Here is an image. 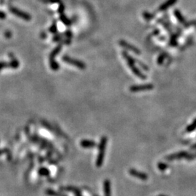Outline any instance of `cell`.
<instances>
[{"instance_id": "30bf717a", "label": "cell", "mask_w": 196, "mask_h": 196, "mask_svg": "<svg viewBox=\"0 0 196 196\" xmlns=\"http://www.w3.org/2000/svg\"><path fill=\"white\" fill-rule=\"evenodd\" d=\"M19 62L16 60H13L10 62H0V69L3 68H16L18 67Z\"/></svg>"}, {"instance_id": "3957f363", "label": "cell", "mask_w": 196, "mask_h": 196, "mask_svg": "<svg viewBox=\"0 0 196 196\" xmlns=\"http://www.w3.org/2000/svg\"><path fill=\"white\" fill-rule=\"evenodd\" d=\"M62 49V44H59L58 46H57V47H55L54 49V50L51 52L50 55H49V64H50V67L52 68V69L53 70H57L59 68L58 64L57 63V62L55 60V56L60 52V51Z\"/></svg>"}, {"instance_id": "9a60e30c", "label": "cell", "mask_w": 196, "mask_h": 196, "mask_svg": "<svg viewBox=\"0 0 196 196\" xmlns=\"http://www.w3.org/2000/svg\"><path fill=\"white\" fill-rule=\"evenodd\" d=\"M195 129H196V118L194 120L193 122L187 126V129H186V131H187V132H192V131H195Z\"/></svg>"}, {"instance_id": "d6986e66", "label": "cell", "mask_w": 196, "mask_h": 196, "mask_svg": "<svg viewBox=\"0 0 196 196\" xmlns=\"http://www.w3.org/2000/svg\"><path fill=\"white\" fill-rule=\"evenodd\" d=\"M143 16H144L145 19L148 20V21H149V20L153 18V14H150V13H149V12H145L144 14H143Z\"/></svg>"}, {"instance_id": "8992f818", "label": "cell", "mask_w": 196, "mask_h": 196, "mask_svg": "<svg viewBox=\"0 0 196 196\" xmlns=\"http://www.w3.org/2000/svg\"><path fill=\"white\" fill-rule=\"evenodd\" d=\"M153 89V85L147 84H141V85H133L129 88V90L132 92H137L141 91H148L151 90Z\"/></svg>"}, {"instance_id": "277c9868", "label": "cell", "mask_w": 196, "mask_h": 196, "mask_svg": "<svg viewBox=\"0 0 196 196\" xmlns=\"http://www.w3.org/2000/svg\"><path fill=\"white\" fill-rule=\"evenodd\" d=\"M62 60L64 62H67V63L70 64V65H73V66L79 68L80 69H85L86 68V65L84 62H81V60H76V59L72 58V57H69L68 55H65L62 57Z\"/></svg>"}, {"instance_id": "4fadbf2b", "label": "cell", "mask_w": 196, "mask_h": 196, "mask_svg": "<svg viewBox=\"0 0 196 196\" xmlns=\"http://www.w3.org/2000/svg\"><path fill=\"white\" fill-rule=\"evenodd\" d=\"M104 194L105 196H110V182L108 179L104 182Z\"/></svg>"}, {"instance_id": "7402d4cb", "label": "cell", "mask_w": 196, "mask_h": 196, "mask_svg": "<svg viewBox=\"0 0 196 196\" xmlns=\"http://www.w3.org/2000/svg\"><path fill=\"white\" fill-rule=\"evenodd\" d=\"M164 57H161L160 58H159V60H158V62H159V64H161L163 62V60H164Z\"/></svg>"}, {"instance_id": "ba28073f", "label": "cell", "mask_w": 196, "mask_h": 196, "mask_svg": "<svg viewBox=\"0 0 196 196\" xmlns=\"http://www.w3.org/2000/svg\"><path fill=\"white\" fill-rule=\"evenodd\" d=\"M129 173L130 175L132 176V177L137 178V179H142V180L145 181V180H146V179H148V176L147 174L139 172V171H137V170H135V169H130V170L129 171Z\"/></svg>"}, {"instance_id": "7a4b0ae2", "label": "cell", "mask_w": 196, "mask_h": 196, "mask_svg": "<svg viewBox=\"0 0 196 196\" xmlns=\"http://www.w3.org/2000/svg\"><path fill=\"white\" fill-rule=\"evenodd\" d=\"M107 142H108V139H107L106 137H102L101 140H100V145H99V153L96 161L97 166H98V167H100V166L103 165L105 156V150L107 145Z\"/></svg>"}, {"instance_id": "5bb4252c", "label": "cell", "mask_w": 196, "mask_h": 196, "mask_svg": "<svg viewBox=\"0 0 196 196\" xmlns=\"http://www.w3.org/2000/svg\"><path fill=\"white\" fill-rule=\"evenodd\" d=\"M174 15H175L176 17H177V20L179 21V22L185 25V23H185V20H184V18H183V16H182V14H181V13L179 12V10H176L174 11Z\"/></svg>"}, {"instance_id": "44dd1931", "label": "cell", "mask_w": 196, "mask_h": 196, "mask_svg": "<svg viewBox=\"0 0 196 196\" xmlns=\"http://www.w3.org/2000/svg\"><path fill=\"white\" fill-rule=\"evenodd\" d=\"M6 18V14L4 12H3L2 11H0V19H5Z\"/></svg>"}, {"instance_id": "6da1fadb", "label": "cell", "mask_w": 196, "mask_h": 196, "mask_svg": "<svg viewBox=\"0 0 196 196\" xmlns=\"http://www.w3.org/2000/svg\"><path fill=\"white\" fill-rule=\"evenodd\" d=\"M123 57L125 58V60H126V62H127L129 67L131 68V71H132L133 73H134L135 75L139 77V78L142 79H145L146 76L144 75V74L142 73V72L137 68L136 65H135L134 60L131 58V56H129L127 53H126V52H123Z\"/></svg>"}, {"instance_id": "ac0fdd59", "label": "cell", "mask_w": 196, "mask_h": 196, "mask_svg": "<svg viewBox=\"0 0 196 196\" xmlns=\"http://www.w3.org/2000/svg\"><path fill=\"white\" fill-rule=\"evenodd\" d=\"M57 25H56V23H53V24H52V26H51L50 29H49V31H50L51 33H52V34H55L56 32H57Z\"/></svg>"}, {"instance_id": "9c48e42d", "label": "cell", "mask_w": 196, "mask_h": 196, "mask_svg": "<svg viewBox=\"0 0 196 196\" xmlns=\"http://www.w3.org/2000/svg\"><path fill=\"white\" fill-rule=\"evenodd\" d=\"M119 44L122 47H124V48L129 49V50L131 51V52H133L134 53L137 54V55H139V54H140V52H139V49H138L137 48H136V47H134V46L131 45V44L127 43V42H125V41L121 40L119 42Z\"/></svg>"}, {"instance_id": "2e32d148", "label": "cell", "mask_w": 196, "mask_h": 196, "mask_svg": "<svg viewBox=\"0 0 196 196\" xmlns=\"http://www.w3.org/2000/svg\"><path fill=\"white\" fill-rule=\"evenodd\" d=\"M60 19H61L62 23H63L65 25H66V26L70 25V21L69 19H68L66 16L64 15L63 14H61V15H60Z\"/></svg>"}, {"instance_id": "ffe728a7", "label": "cell", "mask_w": 196, "mask_h": 196, "mask_svg": "<svg viewBox=\"0 0 196 196\" xmlns=\"http://www.w3.org/2000/svg\"><path fill=\"white\" fill-rule=\"evenodd\" d=\"M42 1L45 3H61L60 0H42Z\"/></svg>"}, {"instance_id": "5b68a950", "label": "cell", "mask_w": 196, "mask_h": 196, "mask_svg": "<svg viewBox=\"0 0 196 196\" xmlns=\"http://www.w3.org/2000/svg\"><path fill=\"white\" fill-rule=\"evenodd\" d=\"M10 11L11 13L14 14L15 16L20 18L24 20V21H31V17L30 15L28 14L27 12L18 9V8L14 7H10Z\"/></svg>"}, {"instance_id": "7c38bea8", "label": "cell", "mask_w": 196, "mask_h": 196, "mask_svg": "<svg viewBox=\"0 0 196 196\" xmlns=\"http://www.w3.org/2000/svg\"><path fill=\"white\" fill-rule=\"evenodd\" d=\"M81 145L85 148H92L96 146V143L92 140H83L81 142Z\"/></svg>"}, {"instance_id": "52a82bcc", "label": "cell", "mask_w": 196, "mask_h": 196, "mask_svg": "<svg viewBox=\"0 0 196 196\" xmlns=\"http://www.w3.org/2000/svg\"><path fill=\"white\" fill-rule=\"evenodd\" d=\"M188 156V153L185 151H182V152H179L177 153H174V154L170 155V156H168L166 158V160L168 161H174V160H179L184 159V158H187Z\"/></svg>"}, {"instance_id": "8fae6325", "label": "cell", "mask_w": 196, "mask_h": 196, "mask_svg": "<svg viewBox=\"0 0 196 196\" xmlns=\"http://www.w3.org/2000/svg\"><path fill=\"white\" fill-rule=\"evenodd\" d=\"M177 1V0H167L165 3H164L163 4H161V7L159 8V11H164L166 10L168 8H169L170 7H172L173 4H175Z\"/></svg>"}, {"instance_id": "e0dca14e", "label": "cell", "mask_w": 196, "mask_h": 196, "mask_svg": "<svg viewBox=\"0 0 196 196\" xmlns=\"http://www.w3.org/2000/svg\"><path fill=\"white\" fill-rule=\"evenodd\" d=\"M158 168H159V170L161 171H165L168 168V165L165 163H162V162H160L159 164H158Z\"/></svg>"}]
</instances>
